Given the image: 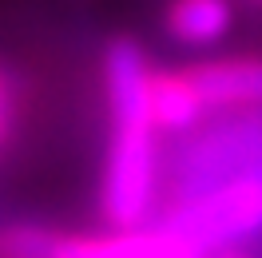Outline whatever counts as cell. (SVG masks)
<instances>
[{"instance_id":"30bf717a","label":"cell","mask_w":262,"mask_h":258,"mask_svg":"<svg viewBox=\"0 0 262 258\" xmlns=\"http://www.w3.org/2000/svg\"><path fill=\"white\" fill-rule=\"evenodd\" d=\"M207 258H262V246H230V250H214Z\"/></svg>"},{"instance_id":"8fae6325","label":"cell","mask_w":262,"mask_h":258,"mask_svg":"<svg viewBox=\"0 0 262 258\" xmlns=\"http://www.w3.org/2000/svg\"><path fill=\"white\" fill-rule=\"evenodd\" d=\"M250 4H262V0H250Z\"/></svg>"},{"instance_id":"9c48e42d","label":"cell","mask_w":262,"mask_h":258,"mask_svg":"<svg viewBox=\"0 0 262 258\" xmlns=\"http://www.w3.org/2000/svg\"><path fill=\"white\" fill-rule=\"evenodd\" d=\"M16 123H20V88H16V76L8 68H0V151L12 143Z\"/></svg>"},{"instance_id":"ba28073f","label":"cell","mask_w":262,"mask_h":258,"mask_svg":"<svg viewBox=\"0 0 262 258\" xmlns=\"http://www.w3.org/2000/svg\"><path fill=\"white\" fill-rule=\"evenodd\" d=\"M60 234L40 223H8L0 226V258H52Z\"/></svg>"},{"instance_id":"6da1fadb","label":"cell","mask_w":262,"mask_h":258,"mask_svg":"<svg viewBox=\"0 0 262 258\" xmlns=\"http://www.w3.org/2000/svg\"><path fill=\"white\" fill-rule=\"evenodd\" d=\"M112 143L99 175V214L107 226H143L159 191V143L151 119V64L135 40H115L103 56Z\"/></svg>"},{"instance_id":"52a82bcc","label":"cell","mask_w":262,"mask_h":258,"mask_svg":"<svg viewBox=\"0 0 262 258\" xmlns=\"http://www.w3.org/2000/svg\"><path fill=\"white\" fill-rule=\"evenodd\" d=\"M234 24L230 0H167L163 32L187 48H211Z\"/></svg>"},{"instance_id":"277c9868","label":"cell","mask_w":262,"mask_h":258,"mask_svg":"<svg viewBox=\"0 0 262 258\" xmlns=\"http://www.w3.org/2000/svg\"><path fill=\"white\" fill-rule=\"evenodd\" d=\"M52 258H207L171 223L112 226L107 234H60Z\"/></svg>"},{"instance_id":"5b68a950","label":"cell","mask_w":262,"mask_h":258,"mask_svg":"<svg viewBox=\"0 0 262 258\" xmlns=\"http://www.w3.org/2000/svg\"><path fill=\"white\" fill-rule=\"evenodd\" d=\"M187 72L207 103V115L258 112L262 107V56L203 60V64H191Z\"/></svg>"},{"instance_id":"3957f363","label":"cell","mask_w":262,"mask_h":258,"mask_svg":"<svg viewBox=\"0 0 262 258\" xmlns=\"http://www.w3.org/2000/svg\"><path fill=\"white\" fill-rule=\"evenodd\" d=\"M250 171H262V107L230 112L183 135L171 163V183H175V195H187L223 179L250 175Z\"/></svg>"},{"instance_id":"7a4b0ae2","label":"cell","mask_w":262,"mask_h":258,"mask_svg":"<svg viewBox=\"0 0 262 258\" xmlns=\"http://www.w3.org/2000/svg\"><path fill=\"white\" fill-rule=\"evenodd\" d=\"M163 223L187 234L203 254L230 246H262V171L175 195Z\"/></svg>"},{"instance_id":"8992f818","label":"cell","mask_w":262,"mask_h":258,"mask_svg":"<svg viewBox=\"0 0 262 258\" xmlns=\"http://www.w3.org/2000/svg\"><path fill=\"white\" fill-rule=\"evenodd\" d=\"M151 119L167 135H191L207 119V103L187 68H151Z\"/></svg>"}]
</instances>
